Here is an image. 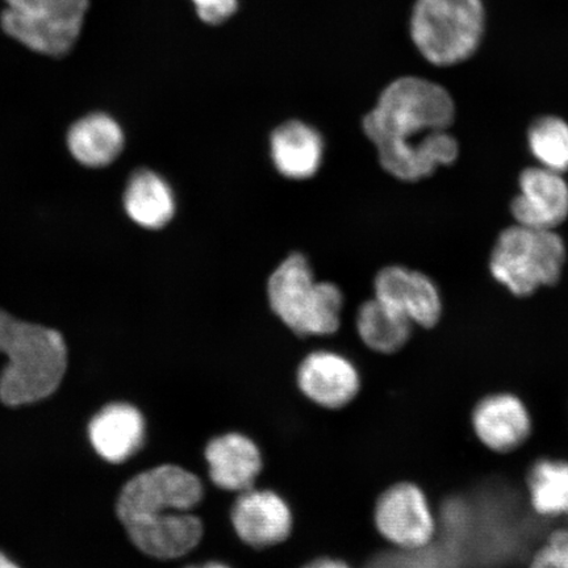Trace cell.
<instances>
[{
	"mask_svg": "<svg viewBox=\"0 0 568 568\" xmlns=\"http://www.w3.org/2000/svg\"><path fill=\"white\" fill-rule=\"evenodd\" d=\"M528 144L542 168L565 173L568 170V124L558 116H542L528 131Z\"/></svg>",
	"mask_w": 568,
	"mask_h": 568,
	"instance_id": "7402d4cb",
	"label": "cell"
},
{
	"mask_svg": "<svg viewBox=\"0 0 568 568\" xmlns=\"http://www.w3.org/2000/svg\"><path fill=\"white\" fill-rule=\"evenodd\" d=\"M302 568H352L344 560L331 557H322L311 560L307 565Z\"/></svg>",
	"mask_w": 568,
	"mask_h": 568,
	"instance_id": "d4e9b609",
	"label": "cell"
},
{
	"mask_svg": "<svg viewBox=\"0 0 568 568\" xmlns=\"http://www.w3.org/2000/svg\"><path fill=\"white\" fill-rule=\"evenodd\" d=\"M199 20L205 26L217 27L236 16L239 0H191Z\"/></svg>",
	"mask_w": 568,
	"mask_h": 568,
	"instance_id": "cb8c5ba5",
	"label": "cell"
},
{
	"mask_svg": "<svg viewBox=\"0 0 568 568\" xmlns=\"http://www.w3.org/2000/svg\"><path fill=\"white\" fill-rule=\"evenodd\" d=\"M454 118L456 105L449 91L407 75L381 92L362 125L383 169L396 180L417 182L457 161L458 142L447 132Z\"/></svg>",
	"mask_w": 568,
	"mask_h": 568,
	"instance_id": "6da1fadb",
	"label": "cell"
},
{
	"mask_svg": "<svg viewBox=\"0 0 568 568\" xmlns=\"http://www.w3.org/2000/svg\"><path fill=\"white\" fill-rule=\"evenodd\" d=\"M187 568H202V566H190Z\"/></svg>",
	"mask_w": 568,
	"mask_h": 568,
	"instance_id": "83f0119b",
	"label": "cell"
},
{
	"mask_svg": "<svg viewBox=\"0 0 568 568\" xmlns=\"http://www.w3.org/2000/svg\"><path fill=\"white\" fill-rule=\"evenodd\" d=\"M527 485L538 515H568V460L538 459L529 468Z\"/></svg>",
	"mask_w": 568,
	"mask_h": 568,
	"instance_id": "44dd1931",
	"label": "cell"
},
{
	"mask_svg": "<svg viewBox=\"0 0 568 568\" xmlns=\"http://www.w3.org/2000/svg\"><path fill=\"white\" fill-rule=\"evenodd\" d=\"M204 499V486L193 471L162 465L136 475L119 495L116 513L123 525L172 513H193Z\"/></svg>",
	"mask_w": 568,
	"mask_h": 568,
	"instance_id": "52a82bcc",
	"label": "cell"
},
{
	"mask_svg": "<svg viewBox=\"0 0 568 568\" xmlns=\"http://www.w3.org/2000/svg\"><path fill=\"white\" fill-rule=\"evenodd\" d=\"M270 154L275 169L284 178L310 180L322 166L324 141L314 126L300 120H288L272 133Z\"/></svg>",
	"mask_w": 568,
	"mask_h": 568,
	"instance_id": "e0dca14e",
	"label": "cell"
},
{
	"mask_svg": "<svg viewBox=\"0 0 568 568\" xmlns=\"http://www.w3.org/2000/svg\"><path fill=\"white\" fill-rule=\"evenodd\" d=\"M529 568H568V529L551 532L548 542L531 558Z\"/></svg>",
	"mask_w": 568,
	"mask_h": 568,
	"instance_id": "603a6c76",
	"label": "cell"
},
{
	"mask_svg": "<svg viewBox=\"0 0 568 568\" xmlns=\"http://www.w3.org/2000/svg\"><path fill=\"white\" fill-rule=\"evenodd\" d=\"M124 144L122 126L102 112L78 120L68 132L69 152L81 165L92 169L110 165L123 152Z\"/></svg>",
	"mask_w": 568,
	"mask_h": 568,
	"instance_id": "d6986e66",
	"label": "cell"
},
{
	"mask_svg": "<svg viewBox=\"0 0 568 568\" xmlns=\"http://www.w3.org/2000/svg\"><path fill=\"white\" fill-rule=\"evenodd\" d=\"M296 386L315 406L338 410L358 396L361 376L357 367L343 354L317 351L305 355L297 366Z\"/></svg>",
	"mask_w": 568,
	"mask_h": 568,
	"instance_id": "30bf717a",
	"label": "cell"
},
{
	"mask_svg": "<svg viewBox=\"0 0 568 568\" xmlns=\"http://www.w3.org/2000/svg\"><path fill=\"white\" fill-rule=\"evenodd\" d=\"M0 354L9 364L0 374V400L10 407L45 399L60 387L68 349L60 332L21 322L0 310Z\"/></svg>",
	"mask_w": 568,
	"mask_h": 568,
	"instance_id": "7a4b0ae2",
	"label": "cell"
},
{
	"mask_svg": "<svg viewBox=\"0 0 568 568\" xmlns=\"http://www.w3.org/2000/svg\"><path fill=\"white\" fill-rule=\"evenodd\" d=\"M518 194L510 205L517 224L556 230L568 216V184L562 174L542 166L525 169Z\"/></svg>",
	"mask_w": 568,
	"mask_h": 568,
	"instance_id": "7c38bea8",
	"label": "cell"
},
{
	"mask_svg": "<svg viewBox=\"0 0 568 568\" xmlns=\"http://www.w3.org/2000/svg\"><path fill=\"white\" fill-rule=\"evenodd\" d=\"M203 454L213 486L226 493L253 488L264 470L260 446L244 433L226 432L211 438Z\"/></svg>",
	"mask_w": 568,
	"mask_h": 568,
	"instance_id": "4fadbf2b",
	"label": "cell"
},
{
	"mask_svg": "<svg viewBox=\"0 0 568 568\" xmlns=\"http://www.w3.org/2000/svg\"><path fill=\"white\" fill-rule=\"evenodd\" d=\"M3 31L34 53L62 57L80 39L89 0H4Z\"/></svg>",
	"mask_w": 568,
	"mask_h": 568,
	"instance_id": "8992f818",
	"label": "cell"
},
{
	"mask_svg": "<svg viewBox=\"0 0 568 568\" xmlns=\"http://www.w3.org/2000/svg\"><path fill=\"white\" fill-rule=\"evenodd\" d=\"M485 27L481 0H416L409 20L417 52L442 68L458 65L477 53Z\"/></svg>",
	"mask_w": 568,
	"mask_h": 568,
	"instance_id": "277c9868",
	"label": "cell"
},
{
	"mask_svg": "<svg viewBox=\"0 0 568 568\" xmlns=\"http://www.w3.org/2000/svg\"><path fill=\"white\" fill-rule=\"evenodd\" d=\"M414 324L399 311L376 300L361 305L357 331L362 343L379 354H394L407 345Z\"/></svg>",
	"mask_w": 568,
	"mask_h": 568,
	"instance_id": "ffe728a7",
	"label": "cell"
},
{
	"mask_svg": "<svg viewBox=\"0 0 568 568\" xmlns=\"http://www.w3.org/2000/svg\"><path fill=\"white\" fill-rule=\"evenodd\" d=\"M270 307L301 337L331 336L339 328L344 295L336 284L316 282L303 254H291L267 282Z\"/></svg>",
	"mask_w": 568,
	"mask_h": 568,
	"instance_id": "3957f363",
	"label": "cell"
},
{
	"mask_svg": "<svg viewBox=\"0 0 568 568\" xmlns=\"http://www.w3.org/2000/svg\"><path fill=\"white\" fill-rule=\"evenodd\" d=\"M136 548L155 559L187 556L202 542L204 525L193 513H172L124 525Z\"/></svg>",
	"mask_w": 568,
	"mask_h": 568,
	"instance_id": "5bb4252c",
	"label": "cell"
},
{
	"mask_svg": "<svg viewBox=\"0 0 568 568\" xmlns=\"http://www.w3.org/2000/svg\"><path fill=\"white\" fill-rule=\"evenodd\" d=\"M374 525L381 537L397 549L428 548L437 524L428 497L410 481H399L383 491L374 506Z\"/></svg>",
	"mask_w": 568,
	"mask_h": 568,
	"instance_id": "ba28073f",
	"label": "cell"
},
{
	"mask_svg": "<svg viewBox=\"0 0 568 568\" xmlns=\"http://www.w3.org/2000/svg\"><path fill=\"white\" fill-rule=\"evenodd\" d=\"M0 568H19V566L7 558L3 552H0Z\"/></svg>",
	"mask_w": 568,
	"mask_h": 568,
	"instance_id": "484cf974",
	"label": "cell"
},
{
	"mask_svg": "<svg viewBox=\"0 0 568 568\" xmlns=\"http://www.w3.org/2000/svg\"><path fill=\"white\" fill-rule=\"evenodd\" d=\"M145 418L126 403L110 404L92 418L89 437L92 447L111 464H122L145 442Z\"/></svg>",
	"mask_w": 568,
	"mask_h": 568,
	"instance_id": "2e32d148",
	"label": "cell"
},
{
	"mask_svg": "<svg viewBox=\"0 0 568 568\" xmlns=\"http://www.w3.org/2000/svg\"><path fill=\"white\" fill-rule=\"evenodd\" d=\"M123 203L128 217L141 229L151 231L172 222L176 210L173 189L165 178L148 169L139 170L130 178Z\"/></svg>",
	"mask_w": 568,
	"mask_h": 568,
	"instance_id": "ac0fdd59",
	"label": "cell"
},
{
	"mask_svg": "<svg viewBox=\"0 0 568 568\" xmlns=\"http://www.w3.org/2000/svg\"><path fill=\"white\" fill-rule=\"evenodd\" d=\"M376 300L408 317L414 325L430 329L443 316V300L428 275L404 266H388L376 275Z\"/></svg>",
	"mask_w": 568,
	"mask_h": 568,
	"instance_id": "8fae6325",
	"label": "cell"
},
{
	"mask_svg": "<svg viewBox=\"0 0 568 568\" xmlns=\"http://www.w3.org/2000/svg\"><path fill=\"white\" fill-rule=\"evenodd\" d=\"M202 568H232L229 565L223 562H217V560H212V562H207L202 566Z\"/></svg>",
	"mask_w": 568,
	"mask_h": 568,
	"instance_id": "4316f807",
	"label": "cell"
},
{
	"mask_svg": "<svg viewBox=\"0 0 568 568\" xmlns=\"http://www.w3.org/2000/svg\"><path fill=\"white\" fill-rule=\"evenodd\" d=\"M231 523L241 542L266 549L287 541L294 529V515L278 493L253 487L234 500Z\"/></svg>",
	"mask_w": 568,
	"mask_h": 568,
	"instance_id": "9c48e42d",
	"label": "cell"
},
{
	"mask_svg": "<svg viewBox=\"0 0 568 568\" xmlns=\"http://www.w3.org/2000/svg\"><path fill=\"white\" fill-rule=\"evenodd\" d=\"M474 430L480 443L495 453H513L527 443L531 433L529 410L516 395L493 394L475 406Z\"/></svg>",
	"mask_w": 568,
	"mask_h": 568,
	"instance_id": "9a60e30c",
	"label": "cell"
},
{
	"mask_svg": "<svg viewBox=\"0 0 568 568\" xmlns=\"http://www.w3.org/2000/svg\"><path fill=\"white\" fill-rule=\"evenodd\" d=\"M566 246L554 230L516 224L497 237L489 270L515 296H530L539 287L554 286L562 275Z\"/></svg>",
	"mask_w": 568,
	"mask_h": 568,
	"instance_id": "5b68a950",
	"label": "cell"
}]
</instances>
